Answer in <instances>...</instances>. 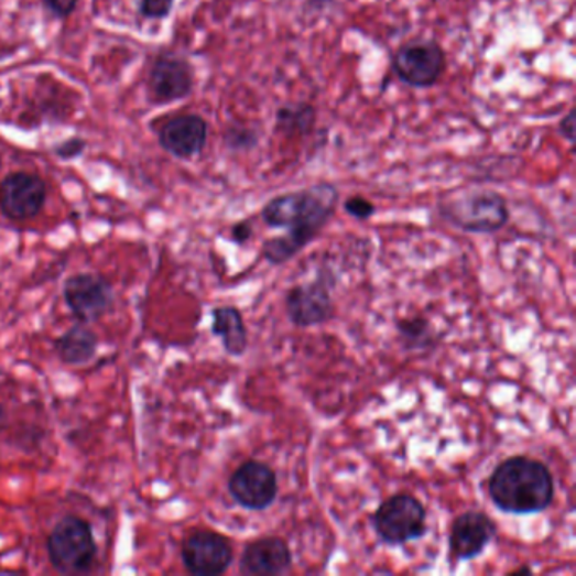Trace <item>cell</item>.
<instances>
[{"mask_svg": "<svg viewBox=\"0 0 576 576\" xmlns=\"http://www.w3.org/2000/svg\"><path fill=\"white\" fill-rule=\"evenodd\" d=\"M338 199L340 193L332 183H318L269 199L261 211L262 220L271 229H284L286 233L262 243L265 261L281 265L300 254L334 218Z\"/></svg>", "mask_w": 576, "mask_h": 576, "instance_id": "1", "label": "cell"}, {"mask_svg": "<svg viewBox=\"0 0 576 576\" xmlns=\"http://www.w3.org/2000/svg\"><path fill=\"white\" fill-rule=\"evenodd\" d=\"M489 493L506 514H540L553 504L555 479L543 461L519 455L497 465L490 475Z\"/></svg>", "mask_w": 576, "mask_h": 576, "instance_id": "2", "label": "cell"}, {"mask_svg": "<svg viewBox=\"0 0 576 576\" xmlns=\"http://www.w3.org/2000/svg\"><path fill=\"white\" fill-rule=\"evenodd\" d=\"M443 220L467 233H496L508 225V199L492 189H477L439 205Z\"/></svg>", "mask_w": 576, "mask_h": 576, "instance_id": "3", "label": "cell"}, {"mask_svg": "<svg viewBox=\"0 0 576 576\" xmlns=\"http://www.w3.org/2000/svg\"><path fill=\"white\" fill-rule=\"evenodd\" d=\"M47 556L53 568L63 575L90 572L97 556L91 525L78 515L59 519L47 536Z\"/></svg>", "mask_w": 576, "mask_h": 576, "instance_id": "4", "label": "cell"}, {"mask_svg": "<svg viewBox=\"0 0 576 576\" xmlns=\"http://www.w3.org/2000/svg\"><path fill=\"white\" fill-rule=\"evenodd\" d=\"M372 525L382 543L403 546L426 533V509L411 493H395L379 506Z\"/></svg>", "mask_w": 576, "mask_h": 576, "instance_id": "5", "label": "cell"}, {"mask_svg": "<svg viewBox=\"0 0 576 576\" xmlns=\"http://www.w3.org/2000/svg\"><path fill=\"white\" fill-rule=\"evenodd\" d=\"M446 53L433 40H413L398 47L392 56V69L399 80L413 88H432L446 72Z\"/></svg>", "mask_w": 576, "mask_h": 576, "instance_id": "6", "label": "cell"}, {"mask_svg": "<svg viewBox=\"0 0 576 576\" xmlns=\"http://www.w3.org/2000/svg\"><path fill=\"white\" fill-rule=\"evenodd\" d=\"M278 477L269 465L249 460L240 465L229 480V492L247 511H265L278 499Z\"/></svg>", "mask_w": 576, "mask_h": 576, "instance_id": "7", "label": "cell"}, {"mask_svg": "<svg viewBox=\"0 0 576 576\" xmlns=\"http://www.w3.org/2000/svg\"><path fill=\"white\" fill-rule=\"evenodd\" d=\"M182 559L192 575L217 576L232 565L233 550L229 540L215 531H195L183 541Z\"/></svg>", "mask_w": 576, "mask_h": 576, "instance_id": "8", "label": "cell"}, {"mask_svg": "<svg viewBox=\"0 0 576 576\" xmlns=\"http://www.w3.org/2000/svg\"><path fill=\"white\" fill-rule=\"evenodd\" d=\"M63 296L69 312L84 325L98 322L112 305V287L102 275L91 272L72 275L63 287Z\"/></svg>", "mask_w": 576, "mask_h": 576, "instance_id": "9", "label": "cell"}, {"mask_svg": "<svg viewBox=\"0 0 576 576\" xmlns=\"http://www.w3.org/2000/svg\"><path fill=\"white\" fill-rule=\"evenodd\" d=\"M46 183L31 173H11L0 182V211L15 221L30 220L43 210Z\"/></svg>", "mask_w": 576, "mask_h": 576, "instance_id": "10", "label": "cell"}, {"mask_svg": "<svg viewBox=\"0 0 576 576\" xmlns=\"http://www.w3.org/2000/svg\"><path fill=\"white\" fill-rule=\"evenodd\" d=\"M287 318L300 328L316 327L334 318V300L327 280L297 284L287 291Z\"/></svg>", "mask_w": 576, "mask_h": 576, "instance_id": "11", "label": "cell"}, {"mask_svg": "<svg viewBox=\"0 0 576 576\" xmlns=\"http://www.w3.org/2000/svg\"><path fill=\"white\" fill-rule=\"evenodd\" d=\"M497 528L489 515L479 511H468L458 515L449 530V553L455 562H468L482 555L492 543Z\"/></svg>", "mask_w": 576, "mask_h": 576, "instance_id": "12", "label": "cell"}, {"mask_svg": "<svg viewBox=\"0 0 576 576\" xmlns=\"http://www.w3.org/2000/svg\"><path fill=\"white\" fill-rule=\"evenodd\" d=\"M208 141V123L196 113L174 117L160 131V144L173 156L189 160L204 151Z\"/></svg>", "mask_w": 576, "mask_h": 576, "instance_id": "13", "label": "cell"}, {"mask_svg": "<svg viewBox=\"0 0 576 576\" xmlns=\"http://www.w3.org/2000/svg\"><path fill=\"white\" fill-rule=\"evenodd\" d=\"M149 88L157 104H171L188 97L193 90V68L186 59L161 55L149 75Z\"/></svg>", "mask_w": 576, "mask_h": 576, "instance_id": "14", "label": "cell"}, {"mask_svg": "<svg viewBox=\"0 0 576 576\" xmlns=\"http://www.w3.org/2000/svg\"><path fill=\"white\" fill-rule=\"evenodd\" d=\"M293 555L281 537H261L247 544L240 558V573L250 576L283 575L291 568Z\"/></svg>", "mask_w": 576, "mask_h": 576, "instance_id": "15", "label": "cell"}, {"mask_svg": "<svg viewBox=\"0 0 576 576\" xmlns=\"http://www.w3.org/2000/svg\"><path fill=\"white\" fill-rule=\"evenodd\" d=\"M211 334L220 338L225 352L240 357L249 347L246 323L242 313L233 306H218L211 312Z\"/></svg>", "mask_w": 576, "mask_h": 576, "instance_id": "16", "label": "cell"}, {"mask_svg": "<svg viewBox=\"0 0 576 576\" xmlns=\"http://www.w3.org/2000/svg\"><path fill=\"white\" fill-rule=\"evenodd\" d=\"M97 344V335L81 323L69 328L55 341V350L59 359L68 366H84L94 359Z\"/></svg>", "mask_w": 576, "mask_h": 576, "instance_id": "17", "label": "cell"}, {"mask_svg": "<svg viewBox=\"0 0 576 576\" xmlns=\"http://www.w3.org/2000/svg\"><path fill=\"white\" fill-rule=\"evenodd\" d=\"M316 123V109L306 102L286 104L274 113V131L283 135H306Z\"/></svg>", "mask_w": 576, "mask_h": 576, "instance_id": "18", "label": "cell"}, {"mask_svg": "<svg viewBox=\"0 0 576 576\" xmlns=\"http://www.w3.org/2000/svg\"><path fill=\"white\" fill-rule=\"evenodd\" d=\"M399 337L403 338L404 345L411 348H424L428 345H435V332L428 319L404 318L395 323Z\"/></svg>", "mask_w": 576, "mask_h": 576, "instance_id": "19", "label": "cell"}, {"mask_svg": "<svg viewBox=\"0 0 576 576\" xmlns=\"http://www.w3.org/2000/svg\"><path fill=\"white\" fill-rule=\"evenodd\" d=\"M225 144L232 151H250L261 141V134L254 126L247 123H233L224 135Z\"/></svg>", "mask_w": 576, "mask_h": 576, "instance_id": "20", "label": "cell"}, {"mask_svg": "<svg viewBox=\"0 0 576 576\" xmlns=\"http://www.w3.org/2000/svg\"><path fill=\"white\" fill-rule=\"evenodd\" d=\"M344 210L356 220H369L376 214V205L363 196H350L344 204Z\"/></svg>", "mask_w": 576, "mask_h": 576, "instance_id": "21", "label": "cell"}, {"mask_svg": "<svg viewBox=\"0 0 576 576\" xmlns=\"http://www.w3.org/2000/svg\"><path fill=\"white\" fill-rule=\"evenodd\" d=\"M174 0H139V11L148 19H166Z\"/></svg>", "mask_w": 576, "mask_h": 576, "instance_id": "22", "label": "cell"}, {"mask_svg": "<svg viewBox=\"0 0 576 576\" xmlns=\"http://www.w3.org/2000/svg\"><path fill=\"white\" fill-rule=\"evenodd\" d=\"M44 8L59 19H66L77 9L78 0H43Z\"/></svg>", "mask_w": 576, "mask_h": 576, "instance_id": "23", "label": "cell"}, {"mask_svg": "<svg viewBox=\"0 0 576 576\" xmlns=\"http://www.w3.org/2000/svg\"><path fill=\"white\" fill-rule=\"evenodd\" d=\"M85 142L81 139H69L56 148L55 153L63 160H72V157L80 156L84 153Z\"/></svg>", "mask_w": 576, "mask_h": 576, "instance_id": "24", "label": "cell"}, {"mask_svg": "<svg viewBox=\"0 0 576 576\" xmlns=\"http://www.w3.org/2000/svg\"><path fill=\"white\" fill-rule=\"evenodd\" d=\"M576 112L575 109H569L568 113L559 120L558 132L562 138H565L569 144L575 142V128H576Z\"/></svg>", "mask_w": 576, "mask_h": 576, "instance_id": "25", "label": "cell"}, {"mask_svg": "<svg viewBox=\"0 0 576 576\" xmlns=\"http://www.w3.org/2000/svg\"><path fill=\"white\" fill-rule=\"evenodd\" d=\"M252 233H254V230H252V225H250L247 220L239 221V224H236L232 227V240L233 242L239 243V246H243V243L249 242Z\"/></svg>", "mask_w": 576, "mask_h": 576, "instance_id": "26", "label": "cell"}]
</instances>
